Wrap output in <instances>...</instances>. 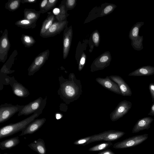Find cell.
<instances>
[{
	"label": "cell",
	"mask_w": 154,
	"mask_h": 154,
	"mask_svg": "<svg viewBox=\"0 0 154 154\" xmlns=\"http://www.w3.org/2000/svg\"><path fill=\"white\" fill-rule=\"evenodd\" d=\"M59 81L58 94L65 103L69 104L79 98L82 93V86L81 81L76 79L74 73H70L68 79L60 76Z\"/></svg>",
	"instance_id": "1"
},
{
	"label": "cell",
	"mask_w": 154,
	"mask_h": 154,
	"mask_svg": "<svg viewBox=\"0 0 154 154\" xmlns=\"http://www.w3.org/2000/svg\"><path fill=\"white\" fill-rule=\"evenodd\" d=\"M148 115L152 116H154V102L151 106L150 111L148 114Z\"/></svg>",
	"instance_id": "37"
},
{
	"label": "cell",
	"mask_w": 154,
	"mask_h": 154,
	"mask_svg": "<svg viewBox=\"0 0 154 154\" xmlns=\"http://www.w3.org/2000/svg\"><path fill=\"white\" fill-rule=\"evenodd\" d=\"M96 81L104 88L117 94L122 95L118 85L111 80L108 76L105 78H97Z\"/></svg>",
	"instance_id": "14"
},
{
	"label": "cell",
	"mask_w": 154,
	"mask_h": 154,
	"mask_svg": "<svg viewBox=\"0 0 154 154\" xmlns=\"http://www.w3.org/2000/svg\"><path fill=\"white\" fill-rule=\"evenodd\" d=\"M50 51L48 49L41 53L35 58L28 69V75L32 76L39 70L48 59Z\"/></svg>",
	"instance_id": "8"
},
{
	"label": "cell",
	"mask_w": 154,
	"mask_h": 154,
	"mask_svg": "<svg viewBox=\"0 0 154 154\" xmlns=\"http://www.w3.org/2000/svg\"><path fill=\"white\" fill-rule=\"evenodd\" d=\"M132 106L131 103L129 101L125 100L120 102L110 114L111 120L114 122L123 117L128 112Z\"/></svg>",
	"instance_id": "9"
},
{
	"label": "cell",
	"mask_w": 154,
	"mask_h": 154,
	"mask_svg": "<svg viewBox=\"0 0 154 154\" xmlns=\"http://www.w3.org/2000/svg\"><path fill=\"white\" fill-rule=\"evenodd\" d=\"M21 40L22 44L25 47L29 48L32 46L36 42V41L32 36L23 34Z\"/></svg>",
	"instance_id": "25"
},
{
	"label": "cell",
	"mask_w": 154,
	"mask_h": 154,
	"mask_svg": "<svg viewBox=\"0 0 154 154\" xmlns=\"http://www.w3.org/2000/svg\"><path fill=\"white\" fill-rule=\"evenodd\" d=\"M66 24V21L59 22L56 19L50 28L41 37L47 38L54 36L63 29Z\"/></svg>",
	"instance_id": "12"
},
{
	"label": "cell",
	"mask_w": 154,
	"mask_h": 154,
	"mask_svg": "<svg viewBox=\"0 0 154 154\" xmlns=\"http://www.w3.org/2000/svg\"><path fill=\"white\" fill-rule=\"evenodd\" d=\"M91 138V136L86 137L74 141L73 144L75 145H82L84 146L86 145L87 143Z\"/></svg>",
	"instance_id": "28"
},
{
	"label": "cell",
	"mask_w": 154,
	"mask_h": 154,
	"mask_svg": "<svg viewBox=\"0 0 154 154\" xmlns=\"http://www.w3.org/2000/svg\"><path fill=\"white\" fill-rule=\"evenodd\" d=\"M53 13L55 16L59 15L60 12V9L58 8H54L52 11Z\"/></svg>",
	"instance_id": "34"
},
{
	"label": "cell",
	"mask_w": 154,
	"mask_h": 154,
	"mask_svg": "<svg viewBox=\"0 0 154 154\" xmlns=\"http://www.w3.org/2000/svg\"><path fill=\"white\" fill-rule=\"evenodd\" d=\"M58 0H48L46 8L44 11L43 14L52 9L56 6Z\"/></svg>",
	"instance_id": "27"
},
{
	"label": "cell",
	"mask_w": 154,
	"mask_h": 154,
	"mask_svg": "<svg viewBox=\"0 0 154 154\" xmlns=\"http://www.w3.org/2000/svg\"><path fill=\"white\" fill-rule=\"evenodd\" d=\"M42 111L32 114L30 116L14 123H11L1 127L0 129V139L13 135L22 131L28 125L41 114Z\"/></svg>",
	"instance_id": "2"
},
{
	"label": "cell",
	"mask_w": 154,
	"mask_h": 154,
	"mask_svg": "<svg viewBox=\"0 0 154 154\" xmlns=\"http://www.w3.org/2000/svg\"><path fill=\"white\" fill-rule=\"evenodd\" d=\"M85 58L84 57H82L80 61V64H81V65H83L85 63Z\"/></svg>",
	"instance_id": "39"
},
{
	"label": "cell",
	"mask_w": 154,
	"mask_h": 154,
	"mask_svg": "<svg viewBox=\"0 0 154 154\" xmlns=\"http://www.w3.org/2000/svg\"><path fill=\"white\" fill-rule=\"evenodd\" d=\"M0 38V61L4 63L7 59L11 47L7 29H5Z\"/></svg>",
	"instance_id": "10"
},
{
	"label": "cell",
	"mask_w": 154,
	"mask_h": 154,
	"mask_svg": "<svg viewBox=\"0 0 154 154\" xmlns=\"http://www.w3.org/2000/svg\"><path fill=\"white\" fill-rule=\"evenodd\" d=\"M22 0H8L5 4V8L10 11L17 10L20 7Z\"/></svg>",
	"instance_id": "24"
},
{
	"label": "cell",
	"mask_w": 154,
	"mask_h": 154,
	"mask_svg": "<svg viewBox=\"0 0 154 154\" xmlns=\"http://www.w3.org/2000/svg\"><path fill=\"white\" fill-rule=\"evenodd\" d=\"M93 40L95 43H98L99 41V37L97 33H95L93 35Z\"/></svg>",
	"instance_id": "32"
},
{
	"label": "cell",
	"mask_w": 154,
	"mask_h": 154,
	"mask_svg": "<svg viewBox=\"0 0 154 154\" xmlns=\"http://www.w3.org/2000/svg\"><path fill=\"white\" fill-rule=\"evenodd\" d=\"M48 0H43L40 2L39 3L40 10L41 13L43 14L46 5L47 4Z\"/></svg>",
	"instance_id": "29"
},
{
	"label": "cell",
	"mask_w": 154,
	"mask_h": 154,
	"mask_svg": "<svg viewBox=\"0 0 154 154\" xmlns=\"http://www.w3.org/2000/svg\"><path fill=\"white\" fill-rule=\"evenodd\" d=\"M112 9V7L111 5H108L107 6L104 10V13L105 14H107Z\"/></svg>",
	"instance_id": "36"
},
{
	"label": "cell",
	"mask_w": 154,
	"mask_h": 154,
	"mask_svg": "<svg viewBox=\"0 0 154 154\" xmlns=\"http://www.w3.org/2000/svg\"><path fill=\"white\" fill-rule=\"evenodd\" d=\"M47 99V97L44 99L40 97L28 104L24 105L18 112L17 116H19L23 115L27 116L40 111H42L46 106Z\"/></svg>",
	"instance_id": "3"
},
{
	"label": "cell",
	"mask_w": 154,
	"mask_h": 154,
	"mask_svg": "<svg viewBox=\"0 0 154 154\" xmlns=\"http://www.w3.org/2000/svg\"></svg>",
	"instance_id": "42"
},
{
	"label": "cell",
	"mask_w": 154,
	"mask_h": 154,
	"mask_svg": "<svg viewBox=\"0 0 154 154\" xmlns=\"http://www.w3.org/2000/svg\"><path fill=\"white\" fill-rule=\"evenodd\" d=\"M108 60V57L107 56H105L102 57L100 59V61L101 63H104L107 61Z\"/></svg>",
	"instance_id": "38"
},
{
	"label": "cell",
	"mask_w": 154,
	"mask_h": 154,
	"mask_svg": "<svg viewBox=\"0 0 154 154\" xmlns=\"http://www.w3.org/2000/svg\"><path fill=\"white\" fill-rule=\"evenodd\" d=\"M9 79V84L11 87L14 94L21 97H26L29 95L28 90L21 84L18 82L14 76L10 77Z\"/></svg>",
	"instance_id": "11"
},
{
	"label": "cell",
	"mask_w": 154,
	"mask_h": 154,
	"mask_svg": "<svg viewBox=\"0 0 154 154\" xmlns=\"http://www.w3.org/2000/svg\"><path fill=\"white\" fill-rule=\"evenodd\" d=\"M68 30L64 31L63 38V58L65 59L68 55L70 44V32Z\"/></svg>",
	"instance_id": "22"
},
{
	"label": "cell",
	"mask_w": 154,
	"mask_h": 154,
	"mask_svg": "<svg viewBox=\"0 0 154 154\" xmlns=\"http://www.w3.org/2000/svg\"><path fill=\"white\" fill-rule=\"evenodd\" d=\"M75 1L74 0H68L66 2V5L68 8L72 7L74 4Z\"/></svg>",
	"instance_id": "33"
},
{
	"label": "cell",
	"mask_w": 154,
	"mask_h": 154,
	"mask_svg": "<svg viewBox=\"0 0 154 154\" xmlns=\"http://www.w3.org/2000/svg\"><path fill=\"white\" fill-rule=\"evenodd\" d=\"M36 22L31 21L24 18L16 22L15 24L18 27L25 29H33L36 26Z\"/></svg>",
	"instance_id": "23"
},
{
	"label": "cell",
	"mask_w": 154,
	"mask_h": 154,
	"mask_svg": "<svg viewBox=\"0 0 154 154\" xmlns=\"http://www.w3.org/2000/svg\"><path fill=\"white\" fill-rule=\"evenodd\" d=\"M4 154H13V153L8 154V153H4Z\"/></svg>",
	"instance_id": "40"
},
{
	"label": "cell",
	"mask_w": 154,
	"mask_h": 154,
	"mask_svg": "<svg viewBox=\"0 0 154 154\" xmlns=\"http://www.w3.org/2000/svg\"><path fill=\"white\" fill-rule=\"evenodd\" d=\"M46 121L45 118L35 119L22 131L19 136L33 134L42 126Z\"/></svg>",
	"instance_id": "13"
},
{
	"label": "cell",
	"mask_w": 154,
	"mask_h": 154,
	"mask_svg": "<svg viewBox=\"0 0 154 154\" xmlns=\"http://www.w3.org/2000/svg\"><path fill=\"white\" fill-rule=\"evenodd\" d=\"M148 137V134H146L134 136L115 143L112 147L116 149L133 147L141 143Z\"/></svg>",
	"instance_id": "6"
},
{
	"label": "cell",
	"mask_w": 154,
	"mask_h": 154,
	"mask_svg": "<svg viewBox=\"0 0 154 154\" xmlns=\"http://www.w3.org/2000/svg\"><path fill=\"white\" fill-rule=\"evenodd\" d=\"M20 143L18 136L6 139L0 142V148L4 150L13 148Z\"/></svg>",
	"instance_id": "20"
},
{
	"label": "cell",
	"mask_w": 154,
	"mask_h": 154,
	"mask_svg": "<svg viewBox=\"0 0 154 154\" xmlns=\"http://www.w3.org/2000/svg\"><path fill=\"white\" fill-rule=\"evenodd\" d=\"M24 106L7 103L1 104L0 106V123L8 120L16 113L19 112Z\"/></svg>",
	"instance_id": "7"
},
{
	"label": "cell",
	"mask_w": 154,
	"mask_h": 154,
	"mask_svg": "<svg viewBox=\"0 0 154 154\" xmlns=\"http://www.w3.org/2000/svg\"><path fill=\"white\" fill-rule=\"evenodd\" d=\"M97 154H116L111 150L108 149L99 152Z\"/></svg>",
	"instance_id": "31"
},
{
	"label": "cell",
	"mask_w": 154,
	"mask_h": 154,
	"mask_svg": "<svg viewBox=\"0 0 154 154\" xmlns=\"http://www.w3.org/2000/svg\"><path fill=\"white\" fill-rule=\"evenodd\" d=\"M125 134V132L119 131L110 130L106 131L91 136V138L86 145L100 141L110 142L116 140L121 138Z\"/></svg>",
	"instance_id": "4"
},
{
	"label": "cell",
	"mask_w": 154,
	"mask_h": 154,
	"mask_svg": "<svg viewBox=\"0 0 154 154\" xmlns=\"http://www.w3.org/2000/svg\"><path fill=\"white\" fill-rule=\"evenodd\" d=\"M109 77L118 85L122 95L124 96H131L132 95V92L131 88L122 77L115 75H111Z\"/></svg>",
	"instance_id": "15"
},
{
	"label": "cell",
	"mask_w": 154,
	"mask_h": 154,
	"mask_svg": "<svg viewBox=\"0 0 154 154\" xmlns=\"http://www.w3.org/2000/svg\"><path fill=\"white\" fill-rule=\"evenodd\" d=\"M154 74V66L150 65L141 67L128 74L130 76L151 75Z\"/></svg>",
	"instance_id": "18"
},
{
	"label": "cell",
	"mask_w": 154,
	"mask_h": 154,
	"mask_svg": "<svg viewBox=\"0 0 154 154\" xmlns=\"http://www.w3.org/2000/svg\"><path fill=\"white\" fill-rule=\"evenodd\" d=\"M144 24L143 22H137L132 27L129 33V38L131 40V45L136 51H140L143 48V36H140L139 32L140 29Z\"/></svg>",
	"instance_id": "5"
},
{
	"label": "cell",
	"mask_w": 154,
	"mask_h": 154,
	"mask_svg": "<svg viewBox=\"0 0 154 154\" xmlns=\"http://www.w3.org/2000/svg\"><path fill=\"white\" fill-rule=\"evenodd\" d=\"M154 119L150 117H146L138 120L134 126L132 133H136L140 131L148 130Z\"/></svg>",
	"instance_id": "16"
},
{
	"label": "cell",
	"mask_w": 154,
	"mask_h": 154,
	"mask_svg": "<svg viewBox=\"0 0 154 154\" xmlns=\"http://www.w3.org/2000/svg\"><path fill=\"white\" fill-rule=\"evenodd\" d=\"M113 143L110 142L103 143L97 144L88 149V151L90 152H96L100 151L108 148L113 146Z\"/></svg>",
	"instance_id": "26"
},
{
	"label": "cell",
	"mask_w": 154,
	"mask_h": 154,
	"mask_svg": "<svg viewBox=\"0 0 154 154\" xmlns=\"http://www.w3.org/2000/svg\"><path fill=\"white\" fill-rule=\"evenodd\" d=\"M29 147L38 154H46L47 149L44 140L39 138L28 145Z\"/></svg>",
	"instance_id": "17"
},
{
	"label": "cell",
	"mask_w": 154,
	"mask_h": 154,
	"mask_svg": "<svg viewBox=\"0 0 154 154\" xmlns=\"http://www.w3.org/2000/svg\"><path fill=\"white\" fill-rule=\"evenodd\" d=\"M46 18L42 22L40 32V36H41L51 26L56 19L53 12H49Z\"/></svg>",
	"instance_id": "19"
},
{
	"label": "cell",
	"mask_w": 154,
	"mask_h": 154,
	"mask_svg": "<svg viewBox=\"0 0 154 154\" xmlns=\"http://www.w3.org/2000/svg\"><path fill=\"white\" fill-rule=\"evenodd\" d=\"M0 154H1V153H0Z\"/></svg>",
	"instance_id": "41"
},
{
	"label": "cell",
	"mask_w": 154,
	"mask_h": 154,
	"mask_svg": "<svg viewBox=\"0 0 154 154\" xmlns=\"http://www.w3.org/2000/svg\"><path fill=\"white\" fill-rule=\"evenodd\" d=\"M37 0H22L21 3L24 4L25 3H29L33 4L35 3Z\"/></svg>",
	"instance_id": "35"
},
{
	"label": "cell",
	"mask_w": 154,
	"mask_h": 154,
	"mask_svg": "<svg viewBox=\"0 0 154 154\" xmlns=\"http://www.w3.org/2000/svg\"><path fill=\"white\" fill-rule=\"evenodd\" d=\"M149 89L152 98V101H154V83H151L149 85Z\"/></svg>",
	"instance_id": "30"
},
{
	"label": "cell",
	"mask_w": 154,
	"mask_h": 154,
	"mask_svg": "<svg viewBox=\"0 0 154 154\" xmlns=\"http://www.w3.org/2000/svg\"><path fill=\"white\" fill-rule=\"evenodd\" d=\"M24 18L34 22H37L41 14V11L31 8H25L24 11Z\"/></svg>",
	"instance_id": "21"
}]
</instances>
